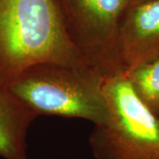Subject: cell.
<instances>
[{
  "label": "cell",
  "mask_w": 159,
  "mask_h": 159,
  "mask_svg": "<svg viewBox=\"0 0 159 159\" xmlns=\"http://www.w3.org/2000/svg\"><path fill=\"white\" fill-rule=\"evenodd\" d=\"M88 65L69 40L56 0H0V85L33 66Z\"/></svg>",
  "instance_id": "obj_1"
},
{
  "label": "cell",
  "mask_w": 159,
  "mask_h": 159,
  "mask_svg": "<svg viewBox=\"0 0 159 159\" xmlns=\"http://www.w3.org/2000/svg\"><path fill=\"white\" fill-rule=\"evenodd\" d=\"M105 77L90 66L43 63L9 81L11 94L37 116H59L105 124L109 109Z\"/></svg>",
  "instance_id": "obj_2"
},
{
  "label": "cell",
  "mask_w": 159,
  "mask_h": 159,
  "mask_svg": "<svg viewBox=\"0 0 159 159\" xmlns=\"http://www.w3.org/2000/svg\"><path fill=\"white\" fill-rule=\"evenodd\" d=\"M105 124L94 125L89 144L96 159H159V119L144 106L125 74L105 79Z\"/></svg>",
  "instance_id": "obj_3"
},
{
  "label": "cell",
  "mask_w": 159,
  "mask_h": 159,
  "mask_svg": "<svg viewBox=\"0 0 159 159\" xmlns=\"http://www.w3.org/2000/svg\"><path fill=\"white\" fill-rule=\"evenodd\" d=\"M69 40L105 79L125 74L119 27L129 0H56Z\"/></svg>",
  "instance_id": "obj_4"
},
{
  "label": "cell",
  "mask_w": 159,
  "mask_h": 159,
  "mask_svg": "<svg viewBox=\"0 0 159 159\" xmlns=\"http://www.w3.org/2000/svg\"><path fill=\"white\" fill-rule=\"evenodd\" d=\"M119 40L125 73L158 58L159 0L127 6L121 19Z\"/></svg>",
  "instance_id": "obj_5"
},
{
  "label": "cell",
  "mask_w": 159,
  "mask_h": 159,
  "mask_svg": "<svg viewBox=\"0 0 159 159\" xmlns=\"http://www.w3.org/2000/svg\"><path fill=\"white\" fill-rule=\"evenodd\" d=\"M38 116L14 97L6 85H0V157L29 159L28 131Z\"/></svg>",
  "instance_id": "obj_6"
},
{
  "label": "cell",
  "mask_w": 159,
  "mask_h": 159,
  "mask_svg": "<svg viewBox=\"0 0 159 159\" xmlns=\"http://www.w3.org/2000/svg\"><path fill=\"white\" fill-rule=\"evenodd\" d=\"M138 99L159 119V57L125 74Z\"/></svg>",
  "instance_id": "obj_7"
},
{
  "label": "cell",
  "mask_w": 159,
  "mask_h": 159,
  "mask_svg": "<svg viewBox=\"0 0 159 159\" xmlns=\"http://www.w3.org/2000/svg\"><path fill=\"white\" fill-rule=\"evenodd\" d=\"M143 1H147V0H129V5L131 4H136V3H141Z\"/></svg>",
  "instance_id": "obj_8"
}]
</instances>
